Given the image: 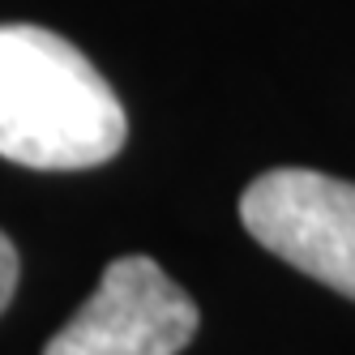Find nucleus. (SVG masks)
Wrapping results in <instances>:
<instances>
[{"label": "nucleus", "mask_w": 355, "mask_h": 355, "mask_svg": "<svg viewBox=\"0 0 355 355\" xmlns=\"http://www.w3.org/2000/svg\"><path fill=\"white\" fill-rule=\"evenodd\" d=\"M124 137L116 90L69 39L31 21L0 26V159L82 171L116 159Z\"/></svg>", "instance_id": "1"}, {"label": "nucleus", "mask_w": 355, "mask_h": 355, "mask_svg": "<svg viewBox=\"0 0 355 355\" xmlns=\"http://www.w3.org/2000/svg\"><path fill=\"white\" fill-rule=\"evenodd\" d=\"M240 223L261 248L355 300V184L309 167H274L240 197Z\"/></svg>", "instance_id": "2"}, {"label": "nucleus", "mask_w": 355, "mask_h": 355, "mask_svg": "<svg viewBox=\"0 0 355 355\" xmlns=\"http://www.w3.org/2000/svg\"><path fill=\"white\" fill-rule=\"evenodd\" d=\"M197 321V304L159 261L116 257L43 355H180Z\"/></svg>", "instance_id": "3"}, {"label": "nucleus", "mask_w": 355, "mask_h": 355, "mask_svg": "<svg viewBox=\"0 0 355 355\" xmlns=\"http://www.w3.org/2000/svg\"><path fill=\"white\" fill-rule=\"evenodd\" d=\"M17 248H13V240L0 232V313L9 309V300H13V291H17Z\"/></svg>", "instance_id": "4"}]
</instances>
